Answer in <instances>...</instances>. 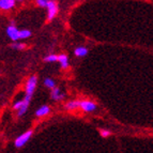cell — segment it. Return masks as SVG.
I'll return each mask as SVG.
<instances>
[{"mask_svg": "<svg viewBox=\"0 0 153 153\" xmlns=\"http://www.w3.org/2000/svg\"><path fill=\"white\" fill-rule=\"evenodd\" d=\"M31 135H32V131H27L26 133H24V134L18 136L15 139V143H14L16 148H22V147H24L25 143L30 139Z\"/></svg>", "mask_w": 153, "mask_h": 153, "instance_id": "6da1fadb", "label": "cell"}, {"mask_svg": "<svg viewBox=\"0 0 153 153\" xmlns=\"http://www.w3.org/2000/svg\"><path fill=\"white\" fill-rule=\"evenodd\" d=\"M36 82H38V77L36 76H31L29 80L27 82V86H26V95H30L32 97L33 92L36 90Z\"/></svg>", "mask_w": 153, "mask_h": 153, "instance_id": "7a4b0ae2", "label": "cell"}, {"mask_svg": "<svg viewBox=\"0 0 153 153\" xmlns=\"http://www.w3.org/2000/svg\"><path fill=\"white\" fill-rule=\"evenodd\" d=\"M57 12H58V5H57L56 1L49 0L48 5H47V21H51L53 18L56 16Z\"/></svg>", "mask_w": 153, "mask_h": 153, "instance_id": "3957f363", "label": "cell"}, {"mask_svg": "<svg viewBox=\"0 0 153 153\" xmlns=\"http://www.w3.org/2000/svg\"><path fill=\"white\" fill-rule=\"evenodd\" d=\"M7 34H8L9 38L12 40V41L16 42L17 40H19V30L16 28L14 25H10L7 28Z\"/></svg>", "mask_w": 153, "mask_h": 153, "instance_id": "277c9868", "label": "cell"}, {"mask_svg": "<svg viewBox=\"0 0 153 153\" xmlns=\"http://www.w3.org/2000/svg\"><path fill=\"white\" fill-rule=\"evenodd\" d=\"M80 108H82L84 111L90 112L97 109V104L93 102H90V101H82V102H80Z\"/></svg>", "mask_w": 153, "mask_h": 153, "instance_id": "5b68a950", "label": "cell"}, {"mask_svg": "<svg viewBox=\"0 0 153 153\" xmlns=\"http://www.w3.org/2000/svg\"><path fill=\"white\" fill-rule=\"evenodd\" d=\"M30 100H31L30 95H26V97H24V105H23V107L21 108V110H18V112H17L18 117H22V116H23L24 114L27 111V109H28V106H29V103H30Z\"/></svg>", "mask_w": 153, "mask_h": 153, "instance_id": "8992f818", "label": "cell"}, {"mask_svg": "<svg viewBox=\"0 0 153 153\" xmlns=\"http://www.w3.org/2000/svg\"><path fill=\"white\" fill-rule=\"evenodd\" d=\"M14 5H15L14 0H1L0 1V8L2 10H9V9L13 8Z\"/></svg>", "mask_w": 153, "mask_h": 153, "instance_id": "52a82bcc", "label": "cell"}, {"mask_svg": "<svg viewBox=\"0 0 153 153\" xmlns=\"http://www.w3.org/2000/svg\"><path fill=\"white\" fill-rule=\"evenodd\" d=\"M51 97L54 101H60V100H62L64 97V94H62L61 91H60V89L56 87L55 89H53V91H51Z\"/></svg>", "mask_w": 153, "mask_h": 153, "instance_id": "ba28073f", "label": "cell"}, {"mask_svg": "<svg viewBox=\"0 0 153 153\" xmlns=\"http://www.w3.org/2000/svg\"><path fill=\"white\" fill-rule=\"evenodd\" d=\"M80 102L82 101H70L65 104V109L66 110H73L76 109L77 107H80Z\"/></svg>", "mask_w": 153, "mask_h": 153, "instance_id": "9c48e42d", "label": "cell"}, {"mask_svg": "<svg viewBox=\"0 0 153 153\" xmlns=\"http://www.w3.org/2000/svg\"><path fill=\"white\" fill-rule=\"evenodd\" d=\"M49 110H51V108H49L47 105H43V106H41V107L36 110V115L38 116V117H43V116H45V115L48 114Z\"/></svg>", "mask_w": 153, "mask_h": 153, "instance_id": "30bf717a", "label": "cell"}, {"mask_svg": "<svg viewBox=\"0 0 153 153\" xmlns=\"http://www.w3.org/2000/svg\"><path fill=\"white\" fill-rule=\"evenodd\" d=\"M58 61L61 64L62 69H66L69 66V58H68L66 55H60V56H58Z\"/></svg>", "mask_w": 153, "mask_h": 153, "instance_id": "8fae6325", "label": "cell"}, {"mask_svg": "<svg viewBox=\"0 0 153 153\" xmlns=\"http://www.w3.org/2000/svg\"><path fill=\"white\" fill-rule=\"evenodd\" d=\"M74 54L77 57H84L88 54V49L86 47H77L74 51Z\"/></svg>", "mask_w": 153, "mask_h": 153, "instance_id": "7c38bea8", "label": "cell"}, {"mask_svg": "<svg viewBox=\"0 0 153 153\" xmlns=\"http://www.w3.org/2000/svg\"><path fill=\"white\" fill-rule=\"evenodd\" d=\"M44 84H45V86L47 88H51V89H55V86H56V84H55V82L51 78H46L45 80H44Z\"/></svg>", "mask_w": 153, "mask_h": 153, "instance_id": "4fadbf2b", "label": "cell"}, {"mask_svg": "<svg viewBox=\"0 0 153 153\" xmlns=\"http://www.w3.org/2000/svg\"><path fill=\"white\" fill-rule=\"evenodd\" d=\"M44 61H46V62L58 61V56H56V55H49V56H46L45 58H44Z\"/></svg>", "mask_w": 153, "mask_h": 153, "instance_id": "5bb4252c", "label": "cell"}, {"mask_svg": "<svg viewBox=\"0 0 153 153\" xmlns=\"http://www.w3.org/2000/svg\"><path fill=\"white\" fill-rule=\"evenodd\" d=\"M31 36V32L29 30H21L19 31V38L21 39H27Z\"/></svg>", "mask_w": 153, "mask_h": 153, "instance_id": "9a60e30c", "label": "cell"}, {"mask_svg": "<svg viewBox=\"0 0 153 153\" xmlns=\"http://www.w3.org/2000/svg\"><path fill=\"white\" fill-rule=\"evenodd\" d=\"M11 47L14 49H24L26 47L25 44L23 43H17V42H14L13 44H11Z\"/></svg>", "mask_w": 153, "mask_h": 153, "instance_id": "2e32d148", "label": "cell"}, {"mask_svg": "<svg viewBox=\"0 0 153 153\" xmlns=\"http://www.w3.org/2000/svg\"><path fill=\"white\" fill-rule=\"evenodd\" d=\"M48 0H38L36 1V4L39 7H42V8H47V5H48Z\"/></svg>", "mask_w": 153, "mask_h": 153, "instance_id": "e0dca14e", "label": "cell"}, {"mask_svg": "<svg viewBox=\"0 0 153 153\" xmlns=\"http://www.w3.org/2000/svg\"><path fill=\"white\" fill-rule=\"evenodd\" d=\"M24 105V100H22V101H18V102H16L15 104L13 105V108L15 110H21V108L23 107Z\"/></svg>", "mask_w": 153, "mask_h": 153, "instance_id": "ac0fdd59", "label": "cell"}, {"mask_svg": "<svg viewBox=\"0 0 153 153\" xmlns=\"http://www.w3.org/2000/svg\"><path fill=\"white\" fill-rule=\"evenodd\" d=\"M100 133H101V135H102L103 137H108V136L110 135L109 131H106V130H101L100 131Z\"/></svg>", "mask_w": 153, "mask_h": 153, "instance_id": "d6986e66", "label": "cell"}]
</instances>
